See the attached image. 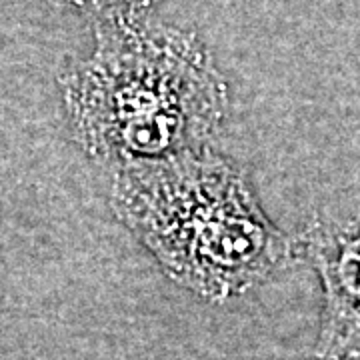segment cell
<instances>
[{
	"label": "cell",
	"mask_w": 360,
	"mask_h": 360,
	"mask_svg": "<svg viewBox=\"0 0 360 360\" xmlns=\"http://www.w3.org/2000/svg\"><path fill=\"white\" fill-rule=\"evenodd\" d=\"M51 2L90 11V13L101 14L103 16L101 20H110V18L139 16V13L146 6H150L155 0H51Z\"/></svg>",
	"instance_id": "4"
},
{
	"label": "cell",
	"mask_w": 360,
	"mask_h": 360,
	"mask_svg": "<svg viewBox=\"0 0 360 360\" xmlns=\"http://www.w3.org/2000/svg\"><path fill=\"white\" fill-rule=\"evenodd\" d=\"M307 246L328 302V338L360 342V220L314 226Z\"/></svg>",
	"instance_id": "3"
},
{
	"label": "cell",
	"mask_w": 360,
	"mask_h": 360,
	"mask_svg": "<svg viewBox=\"0 0 360 360\" xmlns=\"http://www.w3.org/2000/svg\"><path fill=\"white\" fill-rule=\"evenodd\" d=\"M63 86L78 141L124 162L193 153L226 106L224 80L205 46L139 16L101 20L96 49Z\"/></svg>",
	"instance_id": "1"
},
{
	"label": "cell",
	"mask_w": 360,
	"mask_h": 360,
	"mask_svg": "<svg viewBox=\"0 0 360 360\" xmlns=\"http://www.w3.org/2000/svg\"><path fill=\"white\" fill-rule=\"evenodd\" d=\"M112 206L174 281L214 300L262 283L288 257L243 176L210 153L127 162Z\"/></svg>",
	"instance_id": "2"
}]
</instances>
